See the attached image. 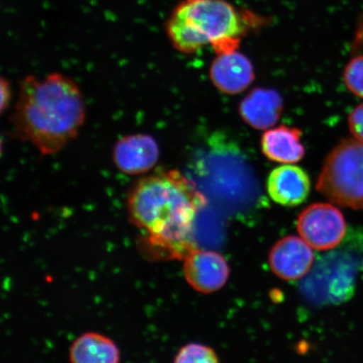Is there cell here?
<instances>
[{
	"instance_id": "cell-12",
	"label": "cell",
	"mask_w": 363,
	"mask_h": 363,
	"mask_svg": "<svg viewBox=\"0 0 363 363\" xmlns=\"http://www.w3.org/2000/svg\"><path fill=\"white\" fill-rule=\"evenodd\" d=\"M283 99L272 89L257 88L250 92L239 106V113L246 123L257 130L274 126L282 115Z\"/></svg>"
},
{
	"instance_id": "cell-1",
	"label": "cell",
	"mask_w": 363,
	"mask_h": 363,
	"mask_svg": "<svg viewBox=\"0 0 363 363\" xmlns=\"http://www.w3.org/2000/svg\"><path fill=\"white\" fill-rule=\"evenodd\" d=\"M127 202L130 221L169 258L184 259L195 249V218L206 199L194 182L180 172L143 177L130 189Z\"/></svg>"
},
{
	"instance_id": "cell-10",
	"label": "cell",
	"mask_w": 363,
	"mask_h": 363,
	"mask_svg": "<svg viewBox=\"0 0 363 363\" xmlns=\"http://www.w3.org/2000/svg\"><path fill=\"white\" fill-rule=\"evenodd\" d=\"M210 77L220 92L238 94L246 90L255 79L251 61L237 51L219 54L212 62Z\"/></svg>"
},
{
	"instance_id": "cell-9",
	"label": "cell",
	"mask_w": 363,
	"mask_h": 363,
	"mask_svg": "<svg viewBox=\"0 0 363 363\" xmlns=\"http://www.w3.org/2000/svg\"><path fill=\"white\" fill-rule=\"evenodd\" d=\"M314 253L305 240L287 237L274 245L269 255L272 272L284 280H297L305 277L314 264Z\"/></svg>"
},
{
	"instance_id": "cell-13",
	"label": "cell",
	"mask_w": 363,
	"mask_h": 363,
	"mask_svg": "<svg viewBox=\"0 0 363 363\" xmlns=\"http://www.w3.org/2000/svg\"><path fill=\"white\" fill-rule=\"evenodd\" d=\"M302 133L296 127L280 125L262 135L261 148L269 160L292 164L302 160L306 149L301 143Z\"/></svg>"
},
{
	"instance_id": "cell-16",
	"label": "cell",
	"mask_w": 363,
	"mask_h": 363,
	"mask_svg": "<svg viewBox=\"0 0 363 363\" xmlns=\"http://www.w3.org/2000/svg\"><path fill=\"white\" fill-rule=\"evenodd\" d=\"M344 83L352 94L363 99V54L353 57L345 67Z\"/></svg>"
},
{
	"instance_id": "cell-17",
	"label": "cell",
	"mask_w": 363,
	"mask_h": 363,
	"mask_svg": "<svg viewBox=\"0 0 363 363\" xmlns=\"http://www.w3.org/2000/svg\"><path fill=\"white\" fill-rule=\"evenodd\" d=\"M348 125L353 138L363 143V103L351 112Z\"/></svg>"
},
{
	"instance_id": "cell-11",
	"label": "cell",
	"mask_w": 363,
	"mask_h": 363,
	"mask_svg": "<svg viewBox=\"0 0 363 363\" xmlns=\"http://www.w3.org/2000/svg\"><path fill=\"white\" fill-rule=\"evenodd\" d=\"M272 201L287 207L297 206L306 201L311 192V179L301 167L286 164L271 172L267 182Z\"/></svg>"
},
{
	"instance_id": "cell-18",
	"label": "cell",
	"mask_w": 363,
	"mask_h": 363,
	"mask_svg": "<svg viewBox=\"0 0 363 363\" xmlns=\"http://www.w3.org/2000/svg\"><path fill=\"white\" fill-rule=\"evenodd\" d=\"M0 90H1V106L0 110L4 113L10 106L11 101V86L10 82L2 78L0 81Z\"/></svg>"
},
{
	"instance_id": "cell-5",
	"label": "cell",
	"mask_w": 363,
	"mask_h": 363,
	"mask_svg": "<svg viewBox=\"0 0 363 363\" xmlns=\"http://www.w3.org/2000/svg\"><path fill=\"white\" fill-rule=\"evenodd\" d=\"M316 189L330 202L352 210L363 208V143L342 140L325 158Z\"/></svg>"
},
{
	"instance_id": "cell-3",
	"label": "cell",
	"mask_w": 363,
	"mask_h": 363,
	"mask_svg": "<svg viewBox=\"0 0 363 363\" xmlns=\"http://www.w3.org/2000/svg\"><path fill=\"white\" fill-rule=\"evenodd\" d=\"M226 0H182L167 19L165 28L172 47L193 54L206 45L216 52L237 51L242 36L257 23Z\"/></svg>"
},
{
	"instance_id": "cell-4",
	"label": "cell",
	"mask_w": 363,
	"mask_h": 363,
	"mask_svg": "<svg viewBox=\"0 0 363 363\" xmlns=\"http://www.w3.org/2000/svg\"><path fill=\"white\" fill-rule=\"evenodd\" d=\"M347 237L337 250L321 257L303 280L301 289L308 301L318 306L337 305L348 301L355 291L363 256Z\"/></svg>"
},
{
	"instance_id": "cell-2",
	"label": "cell",
	"mask_w": 363,
	"mask_h": 363,
	"mask_svg": "<svg viewBox=\"0 0 363 363\" xmlns=\"http://www.w3.org/2000/svg\"><path fill=\"white\" fill-rule=\"evenodd\" d=\"M86 117L79 85L67 75L26 76L11 116L13 135L42 156L55 155L75 140Z\"/></svg>"
},
{
	"instance_id": "cell-14",
	"label": "cell",
	"mask_w": 363,
	"mask_h": 363,
	"mask_svg": "<svg viewBox=\"0 0 363 363\" xmlns=\"http://www.w3.org/2000/svg\"><path fill=\"white\" fill-rule=\"evenodd\" d=\"M69 358L74 363H116L121 360L119 348L106 335L84 333L72 344Z\"/></svg>"
},
{
	"instance_id": "cell-6",
	"label": "cell",
	"mask_w": 363,
	"mask_h": 363,
	"mask_svg": "<svg viewBox=\"0 0 363 363\" xmlns=\"http://www.w3.org/2000/svg\"><path fill=\"white\" fill-rule=\"evenodd\" d=\"M297 228L302 239L318 251L337 247L347 233L342 213L330 203L306 208L298 217Z\"/></svg>"
},
{
	"instance_id": "cell-7",
	"label": "cell",
	"mask_w": 363,
	"mask_h": 363,
	"mask_svg": "<svg viewBox=\"0 0 363 363\" xmlns=\"http://www.w3.org/2000/svg\"><path fill=\"white\" fill-rule=\"evenodd\" d=\"M112 155L117 169L124 174H145L157 164L160 148L152 135L133 134L117 140Z\"/></svg>"
},
{
	"instance_id": "cell-8",
	"label": "cell",
	"mask_w": 363,
	"mask_h": 363,
	"mask_svg": "<svg viewBox=\"0 0 363 363\" xmlns=\"http://www.w3.org/2000/svg\"><path fill=\"white\" fill-rule=\"evenodd\" d=\"M185 279L196 291L210 294L220 289L229 278V267L219 253L195 248L184 258Z\"/></svg>"
},
{
	"instance_id": "cell-15",
	"label": "cell",
	"mask_w": 363,
	"mask_h": 363,
	"mask_svg": "<svg viewBox=\"0 0 363 363\" xmlns=\"http://www.w3.org/2000/svg\"><path fill=\"white\" fill-rule=\"evenodd\" d=\"M219 358L213 349L198 343L182 347L174 358L176 363H216Z\"/></svg>"
}]
</instances>
